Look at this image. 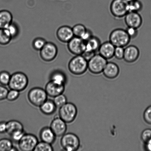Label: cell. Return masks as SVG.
Wrapping results in <instances>:
<instances>
[{
    "instance_id": "cell-33",
    "label": "cell",
    "mask_w": 151,
    "mask_h": 151,
    "mask_svg": "<svg viewBox=\"0 0 151 151\" xmlns=\"http://www.w3.org/2000/svg\"><path fill=\"white\" fill-rule=\"evenodd\" d=\"M26 134V132L24 129L15 131L10 135L11 137L12 141L18 143Z\"/></svg>"
},
{
    "instance_id": "cell-43",
    "label": "cell",
    "mask_w": 151,
    "mask_h": 151,
    "mask_svg": "<svg viewBox=\"0 0 151 151\" xmlns=\"http://www.w3.org/2000/svg\"><path fill=\"white\" fill-rule=\"evenodd\" d=\"M7 122L2 121L0 122V134L6 133Z\"/></svg>"
},
{
    "instance_id": "cell-4",
    "label": "cell",
    "mask_w": 151,
    "mask_h": 151,
    "mask_svg": "<svg viewBox=\"0 0 151 151\" xmlns=\"http://www.w3.org/2000/svg\"><path fill=\"white\" fill-rule=\"evenodd\" d=\"M60 144L64 150L76 151L79 149L81 141L78 136L74 133H65L62 137Z\"/></svg>"
},
{
    "instance_id": "cell-34",
    "label": "cell",
    "mask_w": 151,
    "mask_h": 151,
    "mask_svg": "<svg viewBox=\"0 0 151 151\" xmlns=\"http://www.w3.org/2000/svg\"><path fill=\"white\" fill-rule=\"evenodd\" d=\"M11 76L10 74L6 71L0 72V84L1 85L8 86Z\"/></svg>"
},
{
    "instance_id": "cell-20",
    "label": "cell",
    "mask_w": 151,
    "mask_h": 151,
    "mask_svg": "<svg viewBox=\"0 0 151 151\" xmlns=\"http://www.w3.org/2000/svg\"><path fill=\"white\" fill-rule=\"evenodd\" d=\"M39 108L41 112L47 115L53 114L55 113L57 108L53 100L48 99Z\"/></svg>"
},
{
    "instance_id": "cell-23",
    "label": "cell",
    "mask_w": 151,
    "mask_h": 151,
    "mask_svg": "<svg viewBox=\"0 0 151 151\" xmlns=\"http://www.w3.org/2000/svg\"><path fill=\"white\" fill-rule=\"evenodd\" d=\"M101 44L100 40L98 38L93 36L86 42L85 51L96 52L98 51Z\"/></svg>"
},
{
    "instance_id": "cell-10",
    "label": "cell",
    "mask_w": 151,
    "mask_h": 151,
    "mask_svg": "<svg viewBox=\"0 0 151 151\" xmlns=\"http://www.w3.org/2000/svg\"><path fill=\"white\" fill-rule=\"evenodd\" d=\"M40 51V56L44 61H52L57 57L58 49L54 43L47 42L43 48Z\"/></svg>"
},
{
    "instance_id": "cell-13",
    "label": "cell",
    "mask_w": 151,
    "mask_h": 151,
    "mask_svg": "<svg viewBox=\"0 0 151 151\" xmlns=\"http://www.w3.org/2000/svg\"><path fill=\"white\" fill-rule=\"evenodd\" d=\"M125 22L128 27L138 29L142 24L141 16L137 12H129L125 16Z\"/></svg>"
},
{
    "instance_id": "cell-42",
    "label": "cell",
    "mask_w": 151,
    "mask_h": 151,
    "mask_svg": "<svg viewBox=\"0 0 151 151\" xmlns=\"http://www.w3.org/2000/svg\"><path fill=\"white\" fill-rule=\"evenodd\" d=\"M95 54V52H91L84 51L81 55L87 61L90 60L93 56Z\"/></svg>"
},
{
    "instance_id": "cell-17",
    "label": "cell",
    "mask_w": 151,
    "mask_h": 151,
    "mask_svg": "<svg viewBox=\"0 0 151 151\" xmlns=\"http://www.w3.org/2000/svg\"><path fill=\"white\" fill-rule=\"evenodd\" d=\"M115 48L110 41H106L101 45L98 50L99 54L106 60H109L114 57Z\"/></svg>"
},
{
    "instance_id": "cell-19",
    "label": "cell",
    "mask_w": 151,
    "mask_h": 151,
    "mask_svg": "<svg viewBox=\"0 0 151 151\" xmlns=\"http://www.w3.org/2000/svg\"><path fill=\"white\" fill-rule=\"evenodd\" d=\"M40 138L41 141L52 145L55 141L56 137L50 127H44L40 132Z\"/></svg>"
},
{
    "instance_id": "cell-41",
    "label": "cell",
    "mask_w": 151,
    "mask_h": 151,
    "mask_svg": "<svg viewBox=\"0 0 151 151\" xmlns=\"http://www.w3.org/2000/svg\"><path fill=\"white\" fill-rule=\"evenodd\" d=\"M93 36L92 32L90 29H87L86 31L84 32L83 35L81 37V38L84 42H86Z\"/></svg>"
},
{
    "instance_id": "cell-36",
    "label": "cell",
    "mask_w": 151,
    "mask_h": 151,
    "mask_svg": "<svg viewBox=\"0 0 151 151\" xmlns=\"http://www.w3.org/2000/svg\"><path fill=\"white\" fill-rule=\"evenodd\" d=\"M125 48L122 47H115L114 57L118 60L124 59Z\"/></svg>"
},
{
    "instance_id": "cell-27",
    "label": "cell",
    "mask_w": 151,
    "mask_h": 151,
    "mask_svg": "<svg viewBox=\"0 0 151 151\" xmlns=\"http://www.w3.org/2000/svg\"><path fill=\"white\" fill-rule=\"evenodd\" d=\"M143 8V5L141 1L138 0L134 1L128 3V11L129 12H137L141 10Z\"/></svg>"
},
{
    "instance_id": "cell-1",
    "label": "cell",
    "mask_w": 151,
    "mask_h": 151,
    "mask_svg": "<svg viewBox=\"0 0 151 151\" xmlns=\"http://www.w3.org/2000/svg\"><path fill=\"white\" fill-rule=\"evenodd\" d=\"M68 68L72 74L82 75L88 69V61L82 55H75L69 62Z\"/></svg>"
},
{
    "instance_id": "cell-2",
    "label": "cell",
    "mask_w": 151,
    "mask_h": 151,
    "mask_svg": "<svg viewBox=\"0 0 151 151\" xmlns=\"http://www.w3.org/2000/svg\"><path fill=\"white\" fill-rule=\"evenodd\" d=\"M131 40L126 31L122 29H114L109 37V41L115 47L124 48L129 43Z\"/></svg>"
},
{
    "instance_id": "cell-18",
    "label": "cell",
    "mask_w": 151,
    "mask_h": 151,
    "mask_svg": "<svg viewBox=\"0 0 151 151\" xmlns=\"http://www.w3.org/2000/svg\"><path fill=\"white\" fill-rule=\"evenodd\" d=\"M119 68L118 65L113 62L106 63L103 71V73L106 78L112 79L116 78L119 74Z\"/></svg>"
},
{
    "instance_id": "cell-45",
    "label": "cell",
    "mask_w": 151,
    "mask_h": 151,
    "mask_svg": "<svg viewBox=\"0 0 151 151\" xmlns=\"http://www.w3.org/2000/svg\"><path fill=\"white\" fill-rule=\"evenodd\" d=\"M126 1H127V2H128V3H129L130 2H131V1H134V0H125Z\"/></svg>"
},
{
    "instance_id": "cell-44",
    "label": "cell",
    "mask_w": 151,
    "mask_h": 151,
    "mask_svg": "<svg viewBox=\"0 0 151 151\" xmlns=\"http://www.w3.org/2000/svg\"><path fill=\"white\" fill-rule=\"evenodd\" d=\"M144 148L146 150L151 151V139L145 143Z\"/></svg>"
},
{
    "instance_id": "cell-32",
    "label": "cell",
    "mask_w": 151,
    "mask_h": 151,
    "mask_svg": "<svg viewBox=\"0 0 151 151\" xmlns=\"http://www.w3.org/2000/svg\"><path fill=\"white\" fill-rule=\"evenodd\" d=\"M55 104L57 108H60L67 103V99L66 96L63 94H60L54 98Z\"/></svg>"
},
{
    "instance_id": "cell-26",
    "label": "cell",
    "mask_w": 151,
    "mask_h": 151,
    "mask_svg": "<svg viewBox=\"0 0 151 151\" xmlns=\"http://www.w3.org/2000/svg\"><path fill=\"white\" fill-rule=\"evenodd\" d=\"M12 40L11 37L5 29H0V45H7Z\"/></svg>"
},
{
    "instance_id": "cell-40",
    "label": "cell",
    "mask_w": 151,
    "mask_h": 151,
    "mask_svg": "<svg viewBox=\"0 0 151 151\" xmlns=\"http://www.w3.org/2000/svg\"><path fill=\"white\" fill-rule=\"evenodd\" d=\"M9 90L5 86L0 85V101L6 99Z\"/></svg>"
},
{
    "instance_id": "cell-37",
    "label": "cell",
    "mask_w": 151,
    "mask_h": 151,
    "mask_svg": "<svg viewBox=\"0 0 151 151\" xmlns=\"http://www.w3.org/2000/svg\"><path fill=\"white\" fill-rule=\"evenodd\" d=\"M141 138L143 142L145 143L151 139V129H146L143 130L141 135Z\"/></svg>"
},
{
    "instance_id": "cell-6",
    "label": "cell",
    "mask_w": 151,
    "mask_h": 151,
    "mask_svg": "<svg viewBox=\"0 0 151 151\" xmlns=\"http://www.w3.org/2000/svg\"><path fill=\"white\" fill-rule=\"evenodd\" d=\"M59 116L67 124L73 122L78 114V109L75 104L67 102L59 108Z\"/></svg>"
},
{
    "instance_id": "cell-16",
    "label": "cell",
    "mask_w": 151,
    "mask_h": 151,
    "mask_svg": "<svg viewBox=\"0 0 151 151\" xmlns=\"http://www.w3.org/2000/svg\"><path fill=\"white\" fill-rule=\"evenodd\" d=\"M140 55V51L136 46L131 45L125 48L124 60L128 63L137 61Z\"/></svg>"
},
{
    "instance_id": "cell-22",
    "label": "cell",
    "mask_w": 151,
    "mask_h": 151,
    "mask_svg": "<svg viewBox=\"0 0 151 151\" xmlns=\"http://www.w3.org/2000/svg\"><path fill=\"white\" fill-rule=\"evenodd\" d=\"M13 16L7 10L0 11V29H5L13 22Z\"/></svg>"
},
{
    "instance_id": "cell-12",
    "label": "cell",
    "mask_w": 151,
    "mask_h": 151,
    "mask_svg": "<svg viewBox=\"0 0 151 151\" xmlns=\"http://www.w3.org/2000/svg\"><path fill=\"white\" fill-rule=\"evenodd\" d=\"M67 123L60 117L56 116L52 121L50 127L57 137H62L66 133Z\"/></svg>"
},
{
    "instance_id": "cell-35",
    "label": "cell",
    "mask_w": 151,
    "mask_h": 151,
    "mask_svg": "<svg viewBox=\"0 0 151 151\" xmlns=\"http://www.w3.org/2000/svg\"><path fill=\"white\" fill-rule=\"evenodd\" d=\"M20 92L14 89H10L7 93L6 99L9 101H14L18 99Z\"/></svg>"
},
{
    "instance_id": "cell-39",
    "label": "cell",
    "mask_w": 151,
    "mask_h": 151,
    "mask_svg": "<svg viewBox=\"0 0 151 151\" xmlns=\"http://www.w3.org/2000/svg\"><path fill=\"white\" fill-rule=\"evenodd\" d=\"M126 31L131 39H134L137 37L138 35V30L136 28L128 27Z\"/></svg>"
},
{
    "instance_id": "cell-29",
    "label": "cell",
    "mask_w": 151,
    "mask_h": 151,
    "mask_svg": "<svg viewBox=\"0 0 151 151\" xmlns=\"http://www.w3.org/2000/svg\"><path fill=\"white\" fill-rule=\"evenodd\" d=\"M5 29L11 37L12 39L16 37L19 35V28L17 25L13 22Z\"/></svg>"
},
{
    "instance_id": "cell-28",
    "label": "cell",
    "mask_w": 151,
    "mask_h": 151,
    "mask_svg": "<svg viewBox=\"0 0 151 151\" xmlns=\"http://www.w3.org/2000/svg\"><path fill=\"white\" fill-rule=\"evenodd\" d=\"M72 29L74 37L81 38L87 29L84 25L81 24L75 25Z\"/></svg>"
},
{
    "instance_id": "cell-31",
    "label": "cell",
    "mask_w": 151,
    "mask_h": 151,
    "mask_svg": "<svg viewBox=\"0 0 151 151\" xmlns=\"http://www.w3.org/2000/svg\"><path fill=\"white\" fill-rule=\"evenodd\" d=\"M47 42V41L44 38H35L32 42V47L36 51H40L43 48Z\"/></svg>"
},
{
    "instance_id": "cell-21",
    "label": "cell",
    "mask_w": 151,
    "mask_h": 151,
    "mask_svg": "<svg viewBox=\"0 0 151 151\" xmlns=\"http://www.w3.org/2000/svg\"><path fill=\"white\" fill-rule=\"evenodd\" d=\"M50 81L60 85L65 86L67 78L64 72L60 70H55L50 75Z\"/></svg>"
},
{
    "instance_id": "cell-15",
    "label": "cell",
    "mask_w": 151,
    "mask_h": 151,
    "mask_svg": "<svg viewBox=\"0 0 151 151\" xmlns=\"http://www.w3.org/2000/svg\"><path fill=\"white\" fill-rule=\"evenodd\" d=\"M65 86L50 81L46 85L45 90L48 96L54 98L59 95L63 94L65 88Z\"/></svg>"
},
{
    "instance_id": "cell-5",
    "label": "cell",
    "mask_w": 151,
    "mask_h": 151,
    "mask_svg": "<svg viewBox=\"0 0 151 151\" xmlns=\"http://www.w3.org/2000/svg\"><path fill=\"white\" fill-rule=\"evenodd\" d=\"M48 96L45 90L40 87L31 88L27 94L29 103L33 106L39 107L48 99Z\"/></svg>"
},
{
    "instance_id": "cell-25",
    "label": "cell",
    "mask_w": 151,
    "mask_h": 151,
    "mask_svg": "<svg viewBox=\"0 0 151 151\" xmlns=\"http://www.w3.org/2000/svg\"><path fill=\"white\" fill-rule=\"evenodd\" d=\"M13 147L11 140L7 138L0 139V151H11Z\"/></svg>"
},
{
    "instance_id": "cell-30",
    "label": "cell",
    "mask_w": 151,
    "mask_h": 151,
    "mask_svg": "<svg viewBox=\"0 0 151 151\" xmlns=\"http://www.w3.org/2000/svg\"><path fill=\"white\" fill-rule=\"evenodd\" d=\"M54 149L51 144L41 141L38 142L34 151H52Z\"/></svg>"
},
{
    "instance_id": "cell-7",
    "label": "cell",
    "mask_w": 151,
    "mask_h": 151,
    "mask_svg": "<svg viewBox=\"0 0 151 151\" xmlns=\"http://www.w3.org/2000/svg\"><path fill=\"white\" fill-rule=\"evenodd\" d=\"M107 60L100 55L95 54L88 61V69L92 73L99 74L103 72Z\"/></svg>"
},
{
    "instance_id": "cell-24",
    "label": "cell",
    "mask_w": 151,
    "mask_h": 151,
    "mask_svg": "<svg viewBox=\"0 0 151 151\" xmlns=\"http://www.w3.org/2000/svg\"><path fill=\"white\" fill-rule=\"evenodd\" d=\"M24 129L23 124L16 120H11L7 122L6 133L9 135L18 130Z\"/></svg>"
},
{
    "instance_id": "cell-8",
    "label": "cell",
    "mask_w": 151,
    "mask_h": 151,
    "mask_svg": "<svg viewBox=\"0 0 151 151\" xmlns=\"http://www.w3.org/2000/svg\"><path fill=\"white\" fill-rule=\"evenodd\" d=\"M110 9L111 13L115 17H125L129 12L128 3L125 0H113Z\"/></svg>"
},
{
    "instance_id": "cell-14",
    "label": "cell",
    "mask_w": 151,
    "mask_h": 151,
    "mask_svg": "<svg viewBox=\"0 0 151 151\" xmlns=\"http://www.w3.org/2000/svg\"><path fill=\"white\" fill-rule=\"evenodd\" d=\"M56 35L60 42L67 43L74 37L72 28L68 26H62L59 28Z\"/></svg>"
},
{
    "instance_id": "cell-38",
    "label": "cell",
    "mask_w": 151,
    "mask_h": 151,
    "mask_svg": "<svg viewBox=\"0 0 151 151\" xmlns=\"http://www.w3.org/2000/svg\"><path fill=\"white\" fill-rule=\"evenodd\" d=\"M143 117L145 122L151 125V106H149L145 110Z\"/></svg>"
},
{
    "instance_id": "cell-3",
    "label": "cell",
    "mask_w": 151,
    "mask_h": 151,
    "mask_svg": "<svg viewBox=\"0 0 151 151\" xmlns=\"http://www.w3.org/2000/svg\"><path fill=\"white\" fill-rule=\"evenodd\" d=\"M29 84V79L25 73L22 72H16L11 75L8 84L10 89H14L20 92L26 89Z\"/></svg>"
},
{
    "instance_id": "cell-9",
    "label": "cell",
    "mask_w": 151,
    "mask_h": 151,
    "mask_svg": "<svg viewBox=\"0 0 151 151\" xmlns=\"http://www.w3.org/2000/svg\"><path fill=\"white\" fill-rule=\"evenodd\" d=\"M38 142L37 137L35 134L26 133L17 143L20 150L32 151L35 150Z\"/></svg>"
},
{
    "instance_id": "cell-11",
    "label": "cell",
    "mask_w": 151,
    "mask_h": 151,
    "mask_svg": "<svg viewBox=\"0 0 151 151\" xmlns=\"http://www.w3.org/2000/svg\"><path fill=\"white\" fill-rule=\"evenodd\" d=\"M68 48L72 54L81 55L85 50L86 42L81 38L74 37L68 43Z\"/></svg>"
}]
</instances>
